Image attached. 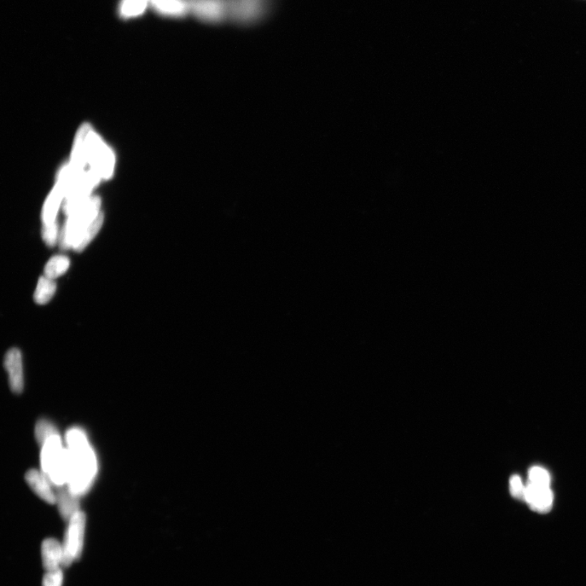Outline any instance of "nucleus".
Here are the masks:
<instances>
[{"label": "nucleus", "mask_w": 586, "mask_h": 586, "mask_svg": "<svg viewBox=\"0 0 586 586\" xmlns=\"http://www.w3.org/2000/svg\"><path fill=\"white\" fill-rule=\"evenodd\" d=\"M510 490L513 497L525 500L526 486L518 475H513L510 480Z\"/></svg>", "instance_id": "4be33fe9"}, {"label": "nucleus", "mask_w": 586, "mask_h": 586, "mask_svg": "<svg viewBox=\"0 0 586 586\" xmlns=\"http://www.w3.org/2000/svg\"><path fill=\"white\" fill-rule=\"evenodd\" d=\"M274 0H229V21L241 26H251L266 19Z\"/></svg>", "instance_id": "39448f33"}, {"label": "nucleus", "mask_w": 586, "mask_h": 586, "mask_svg": "<svg viewBox=\"0 0 586 586\" xmlns=\"http://www.w3.org/2000/svg\"><path fill=\"white\" fill-rule=\"evenodd\" d=\"M76 138L82 143L91 165L103 179L112 176L114 169V155L88 124H84Z\"/></svg>", "instance_id": "7ed1b4c3"}, {"label": "nucleus", "mask_w": 586, "mask_h": 586, "mask_svg": "<svg viewBox=\"0 0 586 586\" xmlns=\"http://www.w3.org/2000/svg\"><path fill=\"white\" fill-rule=\"evenodd\" d=\"M41 465L43 473L51 484L62 486L68 483L69 460L67 450L63 449L60 436L46 440L42 446Z\"/></svg>", "instance_id": "20e7f679"}, {"label": "nucleus", "mask_w": 586, "mask_h": 586, "mask_svg": "<svg viewBox=\"0 0 586 586\" xmlns=\"http://www.w3.org/2000/svg\"><path fill=\"white\" fill-rule=\"evenodd\" d=\"M148 6V0H121L118 14L123 20L136 19L145 14Z\"/></svg>", "instance_id": "2eb2a0df"}, {"label": "nucleus", "mask_w": 586, "mask_h": 586, "mask_svg": "<svg viewBox=\"0 0 586 586\" xmlns=\"http://www.w3.org/2000/svg\"><path fill=\"white\" fill-rule=\"evenodd\" d=\"M63 572L59 570L46 572L43 579V586H62Z\"/></svg>", "instance_id": "5701e85b"}, {"label": "nucleus", "mask_w": 586, "mask_h": 586, "mask_svg": "<svg viewBox=\"0 0 586 586\" xmlns=\"http://www.w3.org/2000/svg\"><path fill=\"white\" fill-rule=\"evenodd\" d=\"M530 483L540 485L550 486V475L547 470L541 467H533L529 472Z\"/></svg>", "instance_id": "412c9836"}, {"label": "nucleus", "mask_w": 586, "mask_h": 586, "mask_svg": "<svg viewBox=\"0 0 586 586\" xmlns=\"http://www.w3.org/2000/svg\"><path fill=\"white\" fill-rule=\"evenodd\" d=\"M100 197L91 196L84 204L69 214L61 231L60 246L62 249L73 248L84 232L101 216Z\"/></svg>", "instance_id": "f03ea898"}, {"label": "nucleus", "mask_w": 586, "mask_h": 586, "mask_svg": "<svg viewBox=\"0 0 586 586\" xmlns=\"http://www.w3.org/2000/svg\"><path fill=\"white\" fill-rule=\"evenodd\" d=\"M69 460L68 485L75 495L89 490L97 472L96 458L86 438L79 428L67 433Z\"/></svg>", "instance_id": "f257e3e1"}, {"label": "nucleus", "mask_w": 586, "mask_h": 586, "mask_svg": "<svg viewBox=\"0 0 586 586\" xmlns=\"http://www.w3.org/2000/svg\"><path fill=\"white\" fill-rule=\"evenodd\" d=\"M56 284L54 280L46 276L39 278L34 298L39 305H45L54 297Z\"/></svg>", "instance_id": "dca6fc26"}, {"label": "nucleus", "mask_w": 586, "mask_h": 586, "mask_svg": "<svg viewBox=\"0 0 586 586\" xmlns=\"http://www.w3.org/2000/svg\"><path fill=\"white\" fill-rule=\"evenodd\" d=\"M86 529V515L83 512L75 514L66 532L63 545L62 567H69L80 559L83 553Z\"/></svg>", "instance_id": "423d86ee"}, {"label": "nucleus", "mask_w": 586, "mask_h": 586, "mask_svg": "<svg viewBox=\"0 0 586 586\" xmlns=\"http://www.w3.org/2000/svg\"><path fill=\"white\" fill-rule=\"evenodd\" d=\"M43 565L46 572L59 570L63 565V545L56 539L48 538L41 547Z\"/></svg>", "instance_id": "f8f14e48"}, {"label": "nucleus", "mask_w": 586, "mask_h": 586, "mask_svg": "<svg viewBox=\"0 0 586 586\" xmlns=\"http://www.w3.org/2000/svg\"><path fill=\"white\" fill-rule=\"evenodd\" d=\"M69 265H71L69 259L66 256H63V255L52 257L45 266V276L54 281L55 278L65 274L69 268Z\"/></svg>", "instance_id": "f3484780"}, {"label": "nucleus", "mask_w": 586, "mask_h": 586, "mask_svg": "<svg viewBox=\"0 0 586 586\" xmlns=\"http://www.w3.org/2000/svg\"><path fill=\"white\" fill-rule=\"evenodd\" d=\"M26 480L31 490L44 501L49 504L56 503V495L51 489V481L44 473L31 469L26 474Z\"/></svg>", "instance_id": "9b49d317"}, {"label": "nucleus", "mask_w": 586, "mask_h": 586, "mask_svg": "<svg viewBox=\"0 0 586 586\" xmlns=\"http://www.w3.org/2000/svg\"><path fill=\"white\" fill-rule=\"evenodd\" d=\"M56 495L61 517L69 522L75 514L80 512L79 495H75L69 488L60 489Z\"/></svg>", "instance_id": "ddd939ff"}, {"label": "nucleus", "mask_w": 586, "mask_h": 586, "mask_svg": "<svg viewBox=\"0 0 586 586\" xmlns=\"http://www.w3.org/2000/svg\"><path fill=\"white\" fill-rule=\"evenodd\" d=\"M60 235L61 232L57 222L52 224L43 225L42 237L46 246L49 247L55 246L58 241H60Z\"/></svg>", "instance_id": "aec40b11"}, {"label": "nucleus", "mask_w": 586, "mask_h": 586, "mask_svg": "<svg viewBox=\"0 0 586 586\" xmlns=\"http://www.w3.org/2000/svg\"><path fill=\"white\" fill-rule=\"evenodd\" d=\"M65 199V193L59 183L56 184L54 190L46 199L43 208L42 218L44 225L54 223L59 208Z\"/></svg>", "instance_id": "4468645a"}, {"label": "nucleus", "mask_w": 586, "mask_h": 586, "mask_svg": "<svg viewBox=\"0 0 586 586\" xmlns=\"http://www.w3.org/2000/svg\"><path fill=\"white\" fill-rule=\"evenodd\" d=\"M191 14L211 25L229 21V0H191Z\"/></svg>", "instance_id": "0eeeda50"}, {"label": "nucleus", "mask_w": 586, "mask_h": 586, "mask_svg": "<svg viewBox=\"0 0 586 586\" xmlns=\"http://www.w3.org/2000/svg\"><path fill=\"white\" fill-rule=\"evenodd\" d=\"M22 356L19 350L11 349L4 358V367L8 371L11 390L19 394L24 388V375H23Z\"/></svg>", "instance_id": "6e6552de"}, {"label": "nucleus", "mask_w": 586, "mask_h": 586, "mask_svg": "<svg viewBox=\"0 0 586 586\" xmlns=\"http://www.w3.org/2000/svg\"><path fill=\"white\" fill-rule=\"evenodd\" d=\"M60 436L56 427L46 420H40L36 426V438L39 445L43 446L50 438Z\"/></svg>", "instance_id": "6ab92c4d"}, {"label": "nucleus", "mask_w": 586, "mask_h": 586, "mask_svg": "<svg viewBox=\"0 0 586 586\" xmlns=\"http://www.w3.org/2000/svg\"><path fill=\"white\" fill-rule=\"evenodd\" d=\"M103 223V214L101 213V216L95 220V222L89 226V229L84 232V234L81 236L80 239L76 243V245L74 246V251L76 252L84 251L91 241L94 239L98 232L100 231Z\"/></svg>", "instance_id": "a211bd4d"}, {"label": "nucleus", "mask_w": 586, "mask_h": 586, "mask_svg": "<svg viewBox=\"0 0 586 586\" xmlns=\"http://www.w3.org/2000/svg\"><path fill=\"white\" fill-rule=\"evenodd\" d=\"M156 14L170 19H183L191 14V0H148Z\"/></svg>", "instance_id": "9d476101"}, {"label": "nucleus", "mask_w": 586, "mask_h": 586, "mask_svg": "<svg viewBox=\"0 0 586 586\" xmlns=\"http://www.w3.org/2000/svg\"><path fill=\"white\" fill-rule=\"evenodd\" d=\"M525 500L535 512L547 513L552 507L553 492L550 489V486L529 483L526 486Z\"/></svg>", "instance_id": "1a4fd4ad"}]
</instances>
